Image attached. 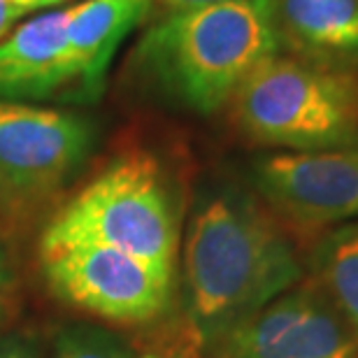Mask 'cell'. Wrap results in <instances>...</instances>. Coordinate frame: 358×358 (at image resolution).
I'll use <instances>...</instances> for the list:
<instances>
[{
	"label": "cell",
	"instance_id": "obj_13",
	"mask_svg": "<svg viewBox=\"0 0 358 358\" xmlns=\"http://www.w3.org/2000/svg\"><path fill=\"white\" fill-rule=\"evenodd\" d=\"M54 358H128V349L105 328L75 326L56 338Z\"/></svg>",
	"mask_w": 358,
	"mask_h": 358
},
{
	"label": "cell",
	"instance_id": "obj_2",
	"mask_svg": "<svg viewBox=\"0 0 358 358\" xmlns=\"http://www.w3.org/2000/svg\"><path fill=\"white\" fill-rule=\"evenodd\" d=\"M282 47L272 0H224L163 14L140 40L138 61L189 110L214 114Z\"/></svg>",
	"mask_w": 358,
	"mask_h": 358
},
{
	"label": "cell",
	"instance_id": "obj_5",
	"mask_svg": "<svg viewBox=\"0 0 358 358\" xmlns=\"http://www.w3.org/2000/svg\"><path fill=\"white\" fill-rule=\"evenodd\" d=\"M40 256L54 296L100 319L149 324L170 303L173 277L119 249L84 242L40 252Z\"/></svg>",
	"mask_w": 358,
	"mask_h": 358
},
{
	"label": "cell",
	"instance_id": "obj_19",
	"mask_svg": "<svg viewBox=\"0 0 358 358\" xmlns=\"http://www.w3.org/2000/svg\"><path fill=\"white\" fill-rule=\"evenodd\" d=\"M173 358H200V352H198V340L193 338V342H184L182 347L177 349Z\"/></svg>",
	"mask_w": 358,
	"mask_h": 358
},
{
	"label": "cell",
	"instance_id": "obj_16",
	"mask_svg": "<svg viewBox=\"0 0 358 358\" xmlns=\"http://www.w3.org/2000/svg\"><path fill=\"white\" fill-rule=\"evenodd\" d=\"M214 3H224V0H152V7H161L170 12H182V10H193V7H205V5H214Z\"/></svg>",
	"mask_w": 358,
	"mask_h": 358
},
{
	"label": "cell",
	"instance_id": "obj_18",
	"mask_svg": "<svg viewBox=\"0 0 358 358\" xmlns=\"http://www.w3.org/2000/svg\"><path fill=\"white\" fill-rule=\"evenodd\" d=\"M19 19H24V14H21L10 0H0V38H5Z\"/></svg>",
	"mask_w": 358,
	"mask_h": 358
},
{
	"label": "cell",
	"instance_id": "obj_14",
	"mask_svg": "<svg viewBox=\"0 0 358 358\" xmlns=\"http://www.w3.org/2000/svg\"><path fill=\"white\" fill-rule=\"evenodd\" d=\"M0 358H40V354L28 335L0 333Z\"/></svg>",
	"mask_w": 358,
	"mask_h": 358
},
{
	"label": "cell",
	"instance_id": "obj_7",
	"mask_svg": "<svg viewBox=\"0 0 358 358\" xmlns=\"http://www.w3.org/2000/svg\"><path fill=\"white\" fill-rule=\"evenodd\" d=\"M210 352L214 358H354L358 335L303 279L228 331Z\"/></svg>",
	"mask_w": 358,
	"mask_h": 358
},
{
	"label": "cell",
	"instance_id": "obj_21",
	"mask_svg": "<svg viewBox=\"0 0 358 358\" xmlns=\"http://www.w3.org/2000/svg\"><path fill=\"white\" fill-rule=\"evenodd\" d=\"M354 358H358V352H356V356H354Z\"/></svg>",
	"mask_w": 358,
	"mask_h": 358
},
{
	"label": "cell",
	"instance_id": "obj_20",
	"mask_svg": "<svg viewBox=\"0 0 358 358\" xmlns=\"http://www.w3.org/2000/svg\"><path fill=\"white\" fill-rule=\"evenodd\" d=\"M140 358H159V356H154V354H145V356H140Z\"/></svg>",
	"mask_w": 358,
	"mask_h": 358
},
{
	"label": "cell",
	"instance_id": "obj_8",
	"mask_svg": "<svg viewBox=\"0 0 358 358\" xmlns=\"http://www.w3.org/2000/svg\"><path fill=\"white\" fill-rule=\"evenodd\" d=\"M254 179L272 214L296 228L358 221V147L263 156Z\"/></svg>",
	"mask_w": 358,
	"mask_h": 358
},
{
	"label": "cell",
	"instance_id": "obj_10",
	"mask_svg": "<svg viewBox=\"0 0 358 358\" xmlns=\"http://www.w3.org/2000/svg\"><path fill=\"white\" fill-rule=\"evenodd\" d=\"M152 12V0H82L70 5L68 42L77 98L96 100L121 42Z\"/></svg>",
	"mask_w": 358,
	"mask_h": 358
},
{
	"label": "cell",
	"instance_id": "obj_1",
	"mask_svg": "<svg viewBox=\"0 0 358 358\" xmlns=\"http://www.w3.org/2000/svg\"><path fill=\"white\" fill-rule=\"evenodd\" d=\"M303 279L296 242L249 196L221 193L193 214L184 242V284L198 345L212 349Z\"/></svg>",
	"mask_w": 358,
	"mask_h": 358
},
{
	"label": "cell",
	"instance_id": "obj_17",
	"mask_svg": "<svg viewBox=\"0 0 358 358\" xmlns=\"http://www.w3.org/2000/svg\"><path fill=\"white\" fill-rule=\"evenodd\" d=\"M10 3L17 7V10L24 14H31V12H42V10H59V5L68 3V0H10Z\"/></svg>",
	"mask_w": 358,
	"mask_h": 358
},
{
	"label": "cell",
	"instance_id": "obj_15",
	"mask_svg": "<svg viewBox=\"0 0 358 358\" xmlns=\"http://www.w3.org/2000/svg\"><path fill=\"white\" fill-rule=\"evenodd\" d=\"M12 289H14L12 263H10V256L5 252V247L0 245V321H3V317L7 314V307H10Z\"/></svg>",
	"mask_w": 358,
	"mask_h": 358
},
{
	"label": "cell",
	"instance_id": "obj_4",
	"mask_svg": "<svg viewBox=\"0 0 358 358\" xmlns=\"http://www.w3.org/2000/svg\"><path fill=\"white\" fill-rule=\"evenodd\" d=\"M228 105L256 145L289 152L358 147V77L352 70L277 54L240 84Z\"/></svg>",
	"mask_w": 358,
	"mask_h": 358
},
{
	"label": "cell",
	"instance_id": "obj_12",
	"mask_svg": "<svg viewBox=\"0 0 358 358\" xmlns=\"http://www.w3.org/2000/svg\"><path fill=\"white\" fill-rule=\"evenodd\" d=\"M310 282L331 300L358 335V221L338 226L314 242Z\"/></svg>",
	"mask_w": 358,
	"mask_h": 358
},
{
	"label": "cell",
	"instance_id": "obj_9",
	"mask_svg": "<svg viewBox=\"0 0 358 358\" xmlns=\"http://www.w3.org/2000/svg\"><path fill=\"white\" fill-rule=\"evenodd\" d=\"M68 21L70 7L47 10L0 38V100L77 98Z\"/></svg>",
	"mask_w": 358,
	"mask_h": 358
},
{
	"label": "cell",
	"instance_id": "obj_6",
	"mask_svg": "<svg viewBox=\"0 0 358 358\" xmlns=\"http://www.w3.org/2000/svg\"><path fill=\"white\" fill-rule=\"evenodd\" d=\"M96 128L82 114L0 100V191L10 198L49 196L89 159Z\"/></svg>",
	"mask_w": 358,
	"mask_h": 358
},
{
	"label": "cell",
	"instance_id": "obj_3",
	"mask_svg": "<svg viewBox=\"0 0 358 358\" xmlns=\"http://www.w3.org/2000/svg\"><path fill=\"white\" fill-rule=\"evenodd\" d=\"M105 245L175 275L179 219L161 163L147 152L114 159L61 207L42 233L40 252Z\"/></svg>",
	"mask_w": 358,
	"mask_h": 358
},
{
	"label": "cell",
	"instance_id": "obj_11",
	"mask_svg": "<svg viewBox=\"0 0 358 358\" xmlns=\"http://www.w3.org/2000/svg\"><path fill=\"white\" fill-rule=\"evenodd\" d=\"M282 45L328 68L358 66V0H272Z\"/></svg>",
	"mask_w": 358,
	"mask_h": 358
}]
</instances>
